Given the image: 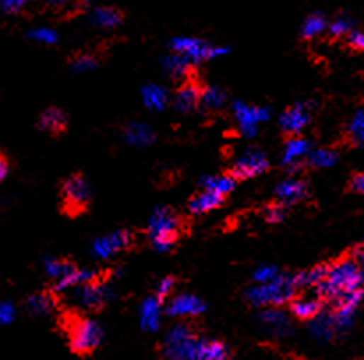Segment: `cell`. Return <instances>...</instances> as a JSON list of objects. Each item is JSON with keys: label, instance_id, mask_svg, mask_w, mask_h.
<instances>
[{"label": "cell", "instance_id": "cell-1", "mask_svg": "<svg viewBox=\"0 0 364 360\" xmlns=\"http://www.w3.org/2000/svg\"><path fill=\"white\" fill-rule=\"evenodd\" d=\"M358 290H364V277L361 269L358 267V263H356L351 256L329 265L326 279L313 288L317 297L333 301L334 304H336L343 295L352 294V291Z\"/></svg>", "mask_w": 364, "mask_h": 360}, {"label": "cell", "instance_id": "cell-2", "mask_svg": "<svg viewBox=\"0 0 364 360\" xmlns=\"http://www.w3.org/2000/svg\"><path fill=\"white\" fill-rule=\"evenodd\" d=\"M297 291L294 283V274L281 272L274 281L266 284H253L244 291L248 304L253 308H281L294 301Z\"/></svg>", "mask_w": 364, "mask_h": 360}, {"label": "cell", "instance_id": "cell-3", "mask_svg": "<svg viewBox=\"0 0 364 360\" xmlns=\"http://www.w3.org/2000/svg\"><path fill=\"white\" fill-rule=\"evenodd\" d=\"M205 339L198 337L188 323H177L163 341L165 360H203Z\"/></svg>", "mask_w": 364, "mask_h": 360}, {"label": "cell", "instance_id": "cell-4", "mask_svg": "<svg viewBox=\"0 0 364 360\" xmlns=\"http://www.w3.org/2000/svg\"><path fill=\"white\" fill-rule=\"evenodd\" d=\"M181 219L170 207H156L149 217V237L152 248L159 252H169L179 238Z\"/></svg>", "mask_w": 364, "mask_h": 360}, {"label": "cell", "instance_id": "cell-5", "mask_svg": "<svg viewBox=\"0 0 364 360\" xmlns=\"http://www.w3.org/2000/svg\"><path fill=\"white\" fill-rule=\"evenodd\" d=\"M103 329L94 320H81L73 327V332L69 337V347L74 354L85 355L101 344Z\"/></svg>", "mask_w": 364, "mask_h": 360}, {"label": "cell", "instance_id": "cell-6", "mask_svg": "<svg viewBox=\"0 0 364 360\" xmlns=\"http://www.w3.org/2000/svg\"><path fill=\"white\" fill-rule=\"evenodd\" d=\"M232 110H234L239 129H241L242 137L246 138L256 137V133H258V124L271 119V108H267V106H253L246 105L242 101H235L232 105Z\"/></svg>", "mask_w": 364, "mask_h": 360}, {"label": "cell", "instance_id": "cell-7", "mask_svg": "<svg viewBox=\"0 0 364 360\" xmlns=\"http://www.w3.org/2000/svg\"><path fill=\"white\" fill-rule=\"evenodd\" d=\"M315 108L313 101H297L285 110L280 117V127L288 138L299 137L306 126H308L309 119H312V112Z\"/></svg>", "mask_w": 364, "mask_h": 360}, {"label": "cell", "instance_id": "cell-8", "mask_svg": "<svg viewBox=\"0 0 364 360\" xmlns=\"http://www.w3.org/2000/svg\"><path fill=\"white\" fill-rule=\"evenodd\" d=\"M269 168V159H267L266 152L260 149H248L237 161L234 163L230 170V177L235 180L251 179V177L260 175Z\"/></svg>", "mask_w": 364, "mask_h": 360}, {"label": "cell", "instance_id": "cell-9", "mask_svg": "<svg viewBox=\"0 0 364 360\" xmlns=\"http://www.w3.org/2000/svg\"><path fill=\"white\" fill-rule=\"evenodd\" d=\"M62 198L66 210H81L91 199V185L80 173L69 175L62 182Z\"/></svg>", "mask_w": 364, "mask_h": 360}, {"label": "cell", "instance_id": "cell-10", "mask_svg": "<svg viewBox=\"0 0 364 360\" xmlns=\"http://www.w3.org/2000/svg\"><path fill=\"white\" fill-rule=\"evenodd\" d=\"M73 297L81 308L87 309H99L113 298V290L110 284L101 283H89L80 284L74 288Z\"/></svg>", "mask_w": 364, "mask_h": 360}, {"label": "cell", "instance_id": "cell-11", "mask_svg": "<svg viewBox=\"0 0 364 360\" xmlns=\"http://www.w3.org/2000/svg\"><path fill=\"white\" fill-rule=\"evenodd\" d=\"M133 244V235L130 230H117L112 231L108 235H103V237L96 238L94 244H92V252H94L96 258H112L113 255H117L119 251H124L130 245Z\"/></svg>", "mask_w": 364, "mask_h": 360}, {"label": "cell", "instance_id": "cell-12", "mask_svg": "<svg viewBox=\"0 0 364 360\" xmlns=\"http://www.w3.org/2000/svg\"><path fill=\"white\" fill-rule=\"evenodd\" d=\"M308 182L302 179H295V177H288V179L281 180L274 189V196H276L278 203L283 207L295 205V203L302 202L308 196Z\"/></svg>", "mask_w": 364, "mask_h": 360}, {"label": "cell", "instance_id": "cell-13", "mask_svg": "<svg viewBox=\"0 0 364 360\" xmlns=\"http://www.w3.org/2000/svg\"><path fill=\"white\" fill-rule=\"evenodd\" d=\"M170 48L174 50V53L188 57L193 64H198L202 60H209L212 46L198 37H176L170 41Z\"/></svg>", "mask_w": 364, "mask_h": 360}, {"label": "cell", "instance_id": "cell-14", "mask_svg": "<svg viewBox=\"0 0 364 360\" xmlns=\"http://www.w3.org/2000/svg\"><path fill=\"white\" fill-rule=\"evenodd\" d=\"M205 313V304L196 295L181 294L170 301L166 306V315L172 318H186V316H198Z\"/></svg>", "mask_w": 364, "mask_h": 360}, {"label": "cell", "instance_id": "cell-15", "mask_svg": "<svg viewBox=\"0 0 364 360\" xmlns=\"http://www.w3.org/2000/svg\"><path fill=\"white\" fill-rule=\"evenodd\" d=\"M258 322L276 337H285L292 332L290 318L280 308H266L260 311Z\"/></svg>", "mask_w": 364, "mask_h": 360}, {"label": "cell", "instance_id": "cell-16", "mask_svg": "<svg viewBox=\"0 0 364 360\" xmlns=\"http://www.w3.org/2000/svg\"><path fill=\"white\" fill-rule=\"evenodd\" d=\"M312 154V144L301 137L288 138L283 149V158H281V165L290 168V166L306 165L305 159Z\"/></svg>", "mask_w": 364, "mask_h": 360}, {"label": "cell", "instance_id": "cell-17", "mask_svg": "<svg viewBox=\"0 0 364 360\" xmlns=\"http://www.w3.org/2000/svg\"><path fill=\"white\" fill-rule=\"evenodd\" d=\"M163 301L156 295H149L140 306V325L145 332H154L159 327V315H161Z\"/></svg>", "mask_w": 364, "mask_h": 360}, {"label": "cell", "instance_id": "cell-18", "mask_svg": "<svg viewBox=\"0 0 364 360\" xmlns=\"http://www.w3.org/2000/svg\"><path fill=\"white\" fill-rule=\"evenodd\" d=\"M324 311L322 298L313 295V297H299L290 302V313L299 320H313Z\"/></svg>", "mask_w": 364, "mask_h": 360}, {"label": "cell", "instance_id": "cell-19", "mask_svg": "<svg viewBox=\"0 0 364 360\" xmlns=\"http://www.w3.org/2000/svg\"><path fill=\"white\" fill-rule=\"evenodd\" d=\"M309 334L313 336V339L320 341V343H326V341L333 339L338 334L333 313L322 311L317 318H313L312 323H309Z\"/></svg>", "mask_w": 364, "mask_h": 360}, {"label": "cell", "instance_id": "cell-20", "mask_svg": "<svg viewBox=\"0 0 364 360\" xmlns=\"http://www.w3.org/2000/svg\"><path fill=\"white\" fill-rule=\"evenodd\" d=\"M200 98H202V88L193 83H186L174 95V106L182 113L191 112L200 105Z\"/></svg>", "mask_w": 364, "mask_h": 360}, {"label": "cell", "instance_id": "cell-21", "mask_svg": "<svg viewBox=\"0 0 364 360\" xmlns=\"http://www.w3.org/2000/svg\"><path fill=\"white\" fill-rule=\"evenodd\" d=\"M126 144L133 145V147H147L154 141V133L151 127L144 122H131L127 124L126 129L123 133Z\"/></svg>", "mask_w": 364, "mask_h": 360}, {"label": "cell", "instance_id": "cell-22", "mask_svg": "<svg viewBox=\"0 0 364 360\" xmlns=\"http://www.w3.org/2000/svg\"><path fill=\"white\" fill-rule=\"evenodd\" d=\"M66 124H67L66 113H64L60 108L52 106V108H46L45 112L41 113L38 126L39 129L46 131V133L50 134H60L62 131H66Z\"/></svg>", "mask_w": 364, "mask_h": 360}, {"label": "cell", "instance_id": "cell-23", "mask_svg": "<svg viewBox=\"0 0 364 360\" xmlns=\"http://www.w3.org/2000/svg\"><path fill=\"white\" fill-rule=\"evenodd\" d=\"M142 101L152 112H161L169 105V92L156 83H147L142 87Z\"/></svg>", "mask_w": 364, "mask_h": 360}, {"label": "cell", "instance_id": "cell-24", "mask_svg": "<svg viewBox=\"0 0 364 360\" xmlns=\"http://www.w3.org/2000/svg\"><path fill=\"white\" fill-rule=\"evenodd\" d=\"M223 203V196L216 194L212 191H202L200 194H196L195 198L189 199L188 209L189 212L195 214V216H202V214L209 212V210L217 209V207Z\"/></svg>", "mask_w": 364, "mask_h": 360}, {"label": "cell", "instance_id": "cell-25", "mask_svg": "<svg viewBox=\"0 0 364 360\" xmlns=\"http://www.w3.org/2000/svg\"><path fill=\"white\" fill-rule=\"evenodd\" d=\"M123 20H124L123 13H120L117 7H112V6H99L91 13L92 23L103 28L117 27V25L123 23Z\"/></svg>", "mask_w": 364, "mask_h": 360}, {"label": "cell", "instance_id": "cell-26", "mask_svg": "<svg viewBox=\"0 0 364 360\" xmlns=\"http://www.w3.org/2000/svg\"><path fill=\"white\" fill-rule=\"evenodd\" d=\"M161 64H163V67H165V73L169 74L170 78H174V80H181V78H184L186 74L189 73V69L195 66V64H193L188 57L181 55V53H172V55H166L165 59L161 60Z\"/></svg>", "mask_w": 364, "mask_h": 360}, {"label": "cell", "instance_id": "cell-27", "mask_svg": "<svg viewBox=\"0 0 364 360\" xmlns=\"http://www.w3.org/2000/svg\"><path fill=\"white\" fill-rule=\"evenodd\" d=\"M53 306H55V298L52 294H46V291H39V294L30 295L25 302V308L30 313L32 316H46L53 311Z\"/></svg>", "mask_w": 364, "mask_h": 360}, {"label": "cell", "instance_id": "cell-28", "mask_svg": "<svg viewBox=\"0 0 364 360\" xmlns=\"http://www.w3.org/2000/svg\"><path fill=\"white\" fill-rule=\"evenodd\" d=\"M235 182L237 180L230 175H207L200 179V185L203 187V191H212L224 198L228 192L235 189Z\"/></svg>", "mask_w": 364, "mask_h": 360}, {"label": "cell", "instance_id": "cell-29", "mask_svg": "<svg viewBox=\"0 0 364 360\" xmlns=\"http://www.w3.org/2000/svg\"><path fill=\"white\" fill-rule=\"evenodd\" d=\"M327 270H329V265H317L313 267V269L309 270H305V272H297L294 274V283H295V288H308V286H313L315 288L317 284L322 283L324 279L327 277Z\"/></svg>", "mask_w": 364, "mask_h": 360}, {"label": "cell", "instance_id": "cell-30", "mask_svg": "<svg viewBox=\"0 0 364 360\" xmlns=\"http://www.w3.org/2000/svg\"><path fill=\"white\" fill-rule=\"evenodd\" d=\"M338 159H340V154L334 149H317L308 156L306 166H309V168H329V166L336 165Z\"/></svg>", "mask_w": 364, "mask_h": 360}, {"label": "cell", "instance_id": "cell-31", "mask_svg": "<svg viewBox=\"0 0 364 360\" xmlns=\"http://www.w3.org/2000/svg\"><path fill=\"white\" fill-rule=\"evenodd\" d=\"M224 103H227V94H224V91H221L220 87L210 85V87L202 88V98H200V106H202V108L212 112V110L223 108Z\"/></svg>", "mask_w": 364, "mask_h": 360}, {"label": "cell", "instance_id": "cell-32", "mask_svg": "<svg viewBox=\"0 0 364 360\" xmlns=\"http://www.w3.org/2000/svg\"><path fill=\"white\" fill-rule=\"evenodd\" d=\"M327 27H329V25H327L326 18H324L320 13H313L309 14V16L305 20V23H302L301 35L305 39H313L319 34H322Z\"/></svg>", "mask_w": 364, "mask_h": 360}, {"label": "cell", "instance_id": "cell-33", "mask_svg": "<svg viewBox=\"0 0 364 360\" xmlns=\"http://www.w3.org/2000/svg\"><path fill=\"white\" fill-rule=\"evenodd\" d=\"M348 138L352 144L364 147V106L358 110L348 124Z\"/></svg>", "mask_w": 364, "mask_h": 360}, {"label": "cell", "instance_id": "cell-34", "mask_svg": "<svg viewBox=\"0 0 364 360\" xmlns=\"http://www.w3.org/2000/svg\"><path fill=\"white\" fill-rule=\"evenodd\" d=\"M354 27H356V21L352 20L348 14L343 13L340 14L336 20L331 21L327 30H329V34L333 35V37H341V35H351L352 32H354Z\"/></svg>", "mask_w": 364, "mask_h": 360}, {"label": "cell", "instance_id": "cell-35", "mask_svg": "<svg viewBox=\"0 0 364 360\" xmlns=\"http://www.w3.org/2000/svg\"><path fill=\"white\" fill-rule=\"evenodd\" d=\"M230 352L223 341H205L203 347V360H228Z\"/></svg>", "mask_w": 364, "mask_h": 360}, {"label": "cell", "instance_id": "cell-36", "mask_svg": "<svg viewBox=\"0 0 364 360\" xmlns=\"http://www.w3.org/2000/svg\"><path fill=\"white\" fill-rule=\"evenodd\" d=\"M27 37L35 42H42V45H55L59 41V34L53 28L48 27H35L27 32Z\"/></svg>", "mask_w": 364, "mask_h": 360}, {"label": "cell", "instance_id": "cell-37", "mask_svg": "<svg viewBox=\"0 0 364 360\" xmlns=\"http://www.w3.org/2000/svg\"><path fill=\"white\" fill-rule=\"evenodd\" d=\"M98 59L94 55H78L71 60L69 67L74 73H89V71L98 67Z\"/></svg>", "mask_w": 364, "mask_h": 360}, {"label": "cell", "instance_id": "cell-38", "mask_svg": "<svg viewBox=\"0 0 364 360\" xmlns=\"http://www.w3.org/2000/svg\"><path fill=\"white\" fill-rule=\"evenodd\" d=\"M67 263L69 262H62V260H55V258H45L42 260V267H45L46 276L52 277V279L59 281L60 277L64 276L67 269Z\"/></svg>", "mask_w": 364, "mask_h": 360}, {"label": "cell", "instance_id": "cell-39", "mask_svg": "<svg viewBox=\"0 0 364 360\" xmlns=\"http://www.w3.org/2000/svg\"><path fill=\"white\" fill-rule=\"evenodd\" d=\"M280 274H281V270L278 269V267L262 265V267H258L255 272H253V281H255L256 284H266V283H271V281L276 279Z\"/></svg>", "mask_w": 364, "mask_h": 360}, {"label": "cell", "instance_id": "cell-40", "mask_svg": "<svg viewBox=\"0 0 364 360\" xmlns=\"http://www.w3.org/2000/svg\"><path fill=\"white\" fill-rule=\"evenodd\" d=\"M263 219L271 224H278L285 219V207L276 203V205H271L263 210Z\"/></svg>", "mask_w": 364, "mask_h": 360}, {"label": "cell", "instance_id": "cell-41", "mask_svg": "<svg viewBox=\"0 0 364 360\" xmlns=\"http://www.w3.org/2000/svg\"><path fill=\"white\" fill-rule=\"evenodd\" d=\"M174 286H176V279H174L172 276L163 277V279L158 283V286H156L154 295L158 298H161V301H165V297H169V295L174 291Z\"/></svg>", "mask_w": 364, "mask_h": 360}, {"label": "cell", "instance_id": "cell-42", "mask_svg": "<svg viewBox=\"0 0 364 360\" xmlns=\"http://www.w3.org/2000/svg\"><path fill=\"white\" fill-rule=\"evenodd\" d=\"M14 313H16V309H14L11 302H2L0 304V322H2V325H9L13 322Z\"/></svg>", "mask_w": 364, "mask_h": 360}, {"label": "cell", "instance_id": "cell-43", "mask_svg": "<svg viewBox=\"0 0 364 360\" xmlns=\"http://www.w3.org/2000/svg\"><path fill=\"white\" fill-rule=\"evenodd\" d=\"M347 42L352 46L354 50H359V52H364V32L361 30H354L351 35L347 37Z\"/></svg>", "mask_w": 364, "mask_h": 360}, {"label": "cell", "instance_id": "cell-44", "mask_svg": "<svg viewBox=\"0 0 364 360\" xmlns=\"http://www.w3.org/2000/svg\"><path fill=\"white\" fill-rule=\"evenodd\" d=\"M23 6L25 4L20 2V0H4V2L0 4V7H2L4 13H7V14L18 13V11L23 9Z\"/></svg>", "mask_w": 364, "mask_h": 360}, {"label": "cell", "instance_id": "cell-45", "mask_svg": "<svg viewBox=\"0 0 364 360\" xmlns=\"http://www.w3.org/2000/svg\"><path fill=\"white\" fill-rule=\"evenodd\" d=\"M351 258L358 263V267L361 269L363 277H364V245H358V248L352 249L351 252Z\"/></svg>", "mask_w": 364, "mask_h": 360}, {"label": "cell", "instance_id": "cell-46", "mask_svg": "<svg viewBox=\"0 0 364 360\" xmlns=\"http://www.w3.org/2000/svg\"><path fill=\"white\" fill-rule=\"evenodd\" d=\"M351 191L359 192V194H364V172L363 173H358V175L352 177Z\"/></svg>", "mask_w": 364, "mask_h": 360}, {"label": "cell", "instance_id": "cell-47", "mask_svg": "<svg viewBox=\"0 0 364 360\" xmlns=\"http://www.w3.org/2000/svg\"><path fill=\"white\" fill-rule=\"evenodd\" d=\"M227 53H230V46H212V48H210L209 60L216 59V57H221V55H227Z\"/></svg>", "mask_w": 364, "mask_h": 360}, {"label": "cell", "instance_id": "cell-48", "mask_svg": "<svg viewBox=\"0 0 364 360\" xmlns=\"http://www.w3.org/2000/svg\"><path fill=\"white\" fill-rule=\"evenodd\" d=\"M7 173H9V163H7L6 158L0 159V179H6Z\"/></svg>", "mask_w": 364, "mask_h": 360}]
</instances>
